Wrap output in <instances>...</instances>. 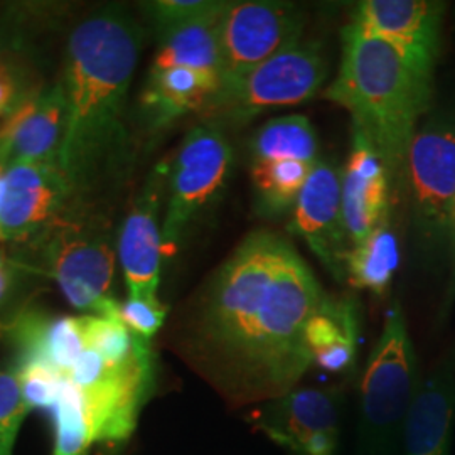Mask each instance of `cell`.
I'll list each match as a JSON object with an SVG mask.
<instances>
[{"instance_id": "cell-25", "label": "cell", "mask_w": 455, "mask_h": 455, "mask_svg": "<svg viewBox=\"0 0 455 455\" xmlns=\"http://www.w3.org/2000/svg\"><path fill=\"white\" fill-rule=\"evenodd\" d=\"M31 411L17 368L0 371V455H12L20 425Z\"/></svg>"}, {"instance_id": "cell-16", "label": "cell", "mask_w": 455, "mask_h": 455, "mask_svg": "<svg viewBox=\"0 0 455 455\" xmlns=\"http://www.w3.org/2000/svg\"><path fill=\"white\" fill-rule=\"evenodd\" d=\"M390 180L370 140L353 131L351 150L342 169V212L349 243L363 242L390 220Z\"/></svg>"}, {"instance_id": "cell-30", "label": "cell", "mask_w": 455, "mask_h": 455, "mask_svg": "<svg viewBox=\"0 0 455 455\" xmlns=\"http://www.w3.org/2000/svg\"><path fill=\"white\" fill-rule=\"evenodd\" d=\"M449 243L452 248L454 253V265H455V199L452 204V212H451V220H449Z\"/></svg>"}, {"instance_id": "cell-21", "label": "cell", "mask_w": 455, "mask_h": 455, "mask_svg": "<svg viewBox=\"0 0 455 455\" xmlns=\"http://www.w3.org/2000/svg\"><path fill=\"white\" fill-rule=\"evenodd\" d=\"M400 263V246L390 223L378 227L363 242L353 244L346 259V278L351 287L383 295Z\"/></svg>"}, {"instance_id": "cell-3", "label": "cell", "mask_w": 455, "mask_h": 455, "mask_svg": "<svg viewBox=\"0 0 455 455\" xmlns=\"http://www.w3.org/2000/svg\"><path fill=\"white\" fill-rule=\"evenodd\" d=\"M341 65L323 98L342 107L387 167L391 189L408 188V156L419 122L430 112L434 73L349 22Z\"/></svg>"}, {"instance_id": "cell-13", "label": "cell", "mask_w": 455, "mask_h": 455, "mask_svg": "<svg viewBox=\"0 0 455 455\" xmlns=\"http://www.w3.org/2000/svg\"><path fill=\"white\" fill-rule=\"evenodd\" d=\"M71 195L56 161L4 167L0 178V240H20L52 223Z\"/></svg>"}, {"instance_id": "cell-26", "label": "cell", "mask_w": 455, "mask_h": 455, "mask_svg": "<svg viewBox=\"0 0 455 455\" xmlns=\"http://www.w3.org/2000/svg\"><path fill=\"white\" fill-rule=\"evenodd\" d=\"M165 317L167 307L159 297L129 295L124 302H118V319L146 341H150L159 332Z\"/></svg>"}, {"instance_id": "cell-5", "label": "cell", "mask_w": 455, "mask_h": 455, "mask_svg": "<svg viewBox=\"0 0 455 455\" xmlns=\"http://www.w3.org/2000/svg\"><path fill=\"white\" fill-rule=\"evenodd\" d=\"M329 65L315 41H299L243 76L223 83L203 108L206 124L240 129L257 115L306 103L323 90Z\"/></svg>"}, {"instance_id": "cell-8", "label": "cell", "mask_w": 455, "mask_h": 455, "mask_svg": "<svg viewBox=\"0 0 455 455\" xmlns=\"http://www.w3.org/2000/svg\"><path fill=\"white\" fill-rule=\"evenodd\" d=\"M43 263L73 307L118 319V302L110 293L115 253L103 235L80 223L58 221L46 231Z\"/></svg>"}, {"instance_id": "cell-14", "label": "cell", "mask_w": 455, "mask_h": 455, "mask_svg": "<svg viewBox=\"0 0 455 455\" xmlns=\"http://www.w3.org/2000/svg\"><path fill=\"white\" fill-rule=\"evenodd\" d=\"M167 174L164 164L147 180L120 231L118 257L129 295L157 297L164 251L159 214Z\"/></svg>"}, {"instance_id": "cell-19", "label": "cell", "mask_w": 455, "mask_h": 455, "mask_svg": "<svg viewBox=\"0 0 455 455\" xmlns=\"http://www.w3.org/2000/svg\"><path fill=\"white\" fill-rule=\"evenodd\" d=\"M221 82L189 68L150 69L142 105L154 127H165L182 115L203 110Z\"/></svg>"}, {"instance_id": "cell-23", "label": "cell", "mask_w": 455, "mask_h": 455, "mask_svg": "<svg viewBox=\"0 0 455 455\" xmlns=\"http://www.w3.org/2000/svg\"><path fill=\"white\" fill-rule=\"evenodd\" d=\"M314 167L300 161L251 163L257 212L267 218L292 212Z\"/></svg>"}, {"instance_id": "cell-11", "label": "cell", "mask_w": 455, "mask_h": 455, "mask_svg": "<svg viewBox=\"0 0 455 455\" xmlns=\"http://www.w3.org/2000/svg\"><path fill=\"white\" fill-rule=\"evenodd\" d=\"M341 180L342 171L334 164H315L291 221V231L306 242L336 280L346 278V259L351 250L342 212Z\"/></svg>"}, {"instance_id": "cell-22", "label": "cell", "mask_w": 455, "mask_h": 455, "mask_svg": "<svg viewBox=\"0 0 455 455\" xmlns=\"http://www.w3.org/2000/svg\"><path fill=\"white\" fill-rule=\"evenodd\" d=\"M251 163L300 161L319 163V139L309 118L302 115L278 116L263 124L250 144Z\"/></svg>"}, {"instance_id": "cell-7", "label": "cell", "mask_w": 455, "mask_h": 455, "mask_svg": "<svg viewBox=\"0 0 455 455\" xmlns=\"http://www.w3.org/2000/svg\"><path fill=\"white\" fill-rule=\"evenodd\" d=\"M233 165V148L225 132L210 124L197 125L165 164L167 204L164 214V248H174L188 227L225 188Z\"/></svg>"}, {"instance_id": "cell-1", "label": "cell", "mask_w": 455, "mask_h": 455, "mask_svg": "<svg viewBox=\"0 0 455 455\" xmlns=\"http://www.w3.org/2000/svg\"><path fill=\"white\" fill-rule=\"evenodd\" d=\"M327 299L283 235L259 229L212 274L188 329L191 358L228 400H274L312 366L306 329Z\"/></svg>"}, {"instance_id": "cell-4", "label": "cell", "mask_w": 455, "mask_h": 455, "mask_svg": "<svg viewBox=\"0 0 455 455\" xmlns=\"http://www.w3.org/2000/svg\"><path fill=\"white\" fill-rule=\"evenodd\" d=\"M420 385L407 319L395 302L361 381L359 455L396 454Z\"/></svg>"}, {"instance_id": "cell-10", "label": "cell", "mask_w": 455, "mask_h": 455, "mask_svg": "<svg viewBox=\"0 0 455 455\" xmlns=\"http://www.w3.org/2000/svg\"><path fill=\"white\" fill-rule=\"evenodd\" d=\"M341 393L293 388L261 408L257 427L295 455H334L339 439Z\"/></svg>"}, {"instance_id": "cell-17", "label": "cell", "mask_w": 455, "mask_h": 455, "mask_svg": "<svg viewBox=\"0 0 455 455\" xmlns=\"http://www.w3.org/2000/svg\"><path fill=\"white\" fill-rule=\"evenodd\" d=\"M455 415V363L445 359L417 393L405 425V454L451 455Z\"/></svg>"}, {"instance_id": "cell-20", "label": "cell", "mask_w": 455, "mask_h": 455, "mask_svg": "<svg viewBox=\"0 0 455 455\" xmlns=\"http://www.w3.org/2000/svg\"><path fill=\"white\" fill-rule=\"evenodd\" d=\"M227 2L208 16L165 29L154 58V69L189 68L221 82L220 19Z\"/></svg>"}, {"instance_id": "cell-6", "label": "cell", "mask_w": 455, "mask_h": 455, "mask_svg": "<svg viewBox=\"0 0 455 455\" xmlns=\"http://www.w3.org/2000/svg\"><path fill=\"white\" fill-rule=\"evenodd\" d=\"M408 195L413 227L423 248L449 242L455 199V114H430L413 137L408 156Z\"/></svg>"}, {"instance_id": "cell-15", "label": "cell", "mask_w": 455, "mask_h": 455, "mask_svg": "<svg viewBox=\"0 0 455 455\" xmlns=\"http://www.w3.org/2000/svg\"><path fill=\"white\" fill-rule=\"evenodd\" d=\"M65 116L60 84L16 103L0 122V165L58 163Z\"/></svg>"}, {"instance_id": "cell-28", "label": "cell", "mask_w": 455, "mask_h": 455, "mask_svg": "<svg viewBox=\"0 0 455 455\" xmlns=\"http://www.w3.org/2000/svg\"><path fill=\"white\" fill-rule=\"evenodd\" d=\"M14 92H16L14 78L9 68L0 63V116L9 114L11 108L14 107V101H12Z\"/></svg>"}, {"instance_id": "cell-29", "label": "cell", "mask_w": 455, "mask_h": 455, "mask_svg": "<svg viewBox=\"0 0 455 455\" xmlns=\"http://www.w3.org/2000/svg\"><path fill=\"white\" fill-rule=\"evenodd\" d=\"M11 270L5 259L0 255V300L5 297V293L11 287Z\"/></svg>"}, {"instance_id": "cell-2", "label": "cell", "mask_w": 455, "mask_h": 455, "mask_svg": "<svg viewBox=\"0 0 455 455\" xmlns=\"http://www.w3.org/2000/svg\"><path fill=\"white\" fill-rule=\"evenodd\" d=\"M140 48V28L120 11L84 19L68 39L58 83L66 114L58 165L71 193L90 189L125 152V107Z\"/></svg>"}, {"instance_id": "cell-24", "label": "cell", "mask_w": 455, "mask_h": 455, "mask_svg": "<svg viewBox=\"0 0 455 455\" xmlns=\"http://www.w3.org/2000/svg\"><path fill=\"white\" fill-rule=\"evenodd\" d=\"M48 411L54 425L52 455H88L97 440L86 420L80 393L61 379L60 393Z\"/></svg>"}, {"instance_id": "cell-27", "label": "cell", "mask_w": 455, "mask_h": 455, "mask_svg": "<svg viewBox=\"0 0 455 455\" xmlns=\"http://www.w3.org/2000/svg\"><path fill=\"white\" fill-rule=\"evenodd\" d=\"M221 5L223 2L216 0H157L146 4V9L156 22L157 31L163 33L174 26L208 16Z\"/></svg>"}, {"instance_id": "cell-9", "label": "cell", "mask_w": 455, "mask_h": 455, "mask_svg": "<svg viewBox=\"0 0 455 455\" xmlns=\"http://www.w3.org/2000/svg\"><path fill=\"white\" fill-rule=\"evenodd\" d=\"M304 28V11L291 2H227L220 19L221 84L299 43Z\"/></svg>"}, {"instance_id": "cell-12", "label": "cell", "mask_w": 455, "mask_h": 455, "mask_svg": "<svg viewBox=\"0 0 455 455\" xmlns=\"http://www.w3.org/2000/svg\"><path fill=\"white\" fill-rule=\"evenodd\" d=\"M443 12L445 4L432 0H363L351 22L434 73Z\"/></svg>"}, {"instance_id": "cell-18", "label": "cell", "mask_w": 455, "mask_h": 455, "mask_svg": "<svg viewBox=\"0 0 455 455\" xmlns=\"http://www.w3.org/2000/svg\"><path fill=\"white\" fill-rule=\"evenodd\" d=\"M359 319L351 299L327 295L306 329L312 364L327 373H347L358 356Z\"/></svg>"}]
</instances>
